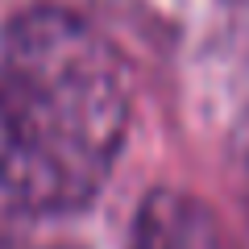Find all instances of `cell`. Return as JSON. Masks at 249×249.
<instances>
[{"instance_id": "cell-3", "label": "cell", "mask_w": 249, "mask_h": 249, "mask_svg": "<svg viewBox=\"0 0 249 249\" xmlns=\"http://www.w3.org/2000/svg\"><path fill=\"white\" fill-rule=\"evenodd\" d=\"M21 212L17 191H13V170H9V129H4V116H0V220L4 216ZM4 249V245H0Z\"/></svg>"}, {"instance_id": "cell-1", "label": "cell", "mask_w": 249, "mask_h": 249, "mask_svg": "<svg viewBox=\"0 0 249 249\" xmlns=\"http://www.w3.org/2000/svg\"><path fill=\"white\" fill-rule=\"evenodd\" d=\"M0 116L21 212H79L104 191L129 129L116 50L67 9H25L0 42Z\"/></svg>"}, {"instance_id": "cell-2", "label": "cell", "mask_w": 249, "mask_h": 249, "mask_svg": "<svg viewBox=\"0 0 249 249\" xmlns=\"http://www.w3.org/2000/svg\"><path fill=\"white\" fill-rule=\"evenodd\" d=\"M129 249H220V232L204 204L162 187L145 196Z\"/></svg>"}]
</instances>
